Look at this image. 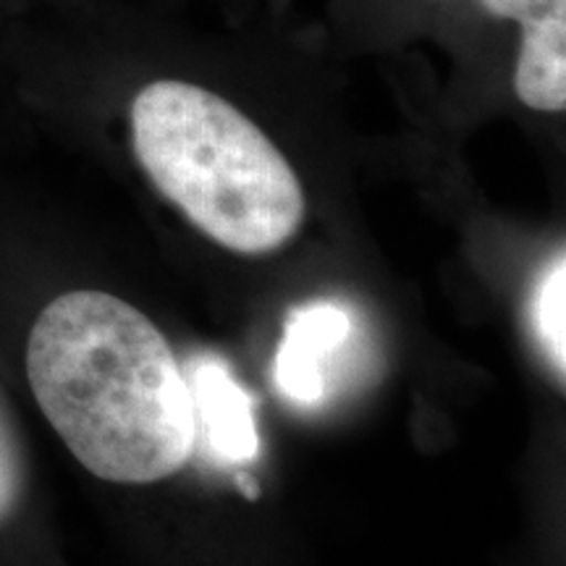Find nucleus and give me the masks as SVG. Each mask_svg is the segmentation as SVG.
Here are the masks:
<instances>
[{
    "mask_svg": "<svg viewBox=\"0 0 566 566\" xmlns=\"http://www.w3.org/2000/svg\"><path fill=\"white\" fill-rule=\"evenodd\" d=\"M21 378L48 428L87 475L150 485L197 449L192 388L155 323L122 296L71 286L34 310Z\"/></svg>",
    "mask_w": 566,
    "mask_h": 566,
    "instance_id": "1",
    "label": "nucleus"
},
{
    "mask_svg": "<svg viewBox=\"0 0 566 566\" xmlns=\"http://www.w3.org/2000/svg\"><path fill=\"white\" fill-rule=\"evenodd\" d=\"M129 124L150 181L216 244L254 258L281 250L302 229L307 200L292 163L221 95L153 82L134 97Z\"/></svg>",
    "mask_w": 566,
    "mask_h": 566,
    "instance_id": "2",
    "label": "nucleus"
},
{
    "mask_svg": "<svg viewBox=\"0 0 566 566\" xmlns=\"http://www.w3.org/2000/svg\"><path fill=\"white\" fill-rule=\"evenodd\" d=\"M349 336V315L334 302L296 307L275 354V384L289 401L313 407L325 396V370Z\"/></svg>",
    "mask_w": 566,
    "mask_h": 566,
    "instance_id": "3",
    "label": "nucleus"
},
{
    "mask_svg": "<svg viewBox=\"0 0 566 566\" xmlns=\"http://www.w3.org/2000/svg\"><path fill=\"white\" fill-rule=\"evenodd\" d=\"M192 388L197 430H205V441L226 462H252L260 454L258 422L250 394L233 380L221 359H197L192 367Z\"/></svg>",
    "mask_w": 566,
    "mask_h": 566,
    "instance_id": "4",
    "label": "nucleus"
},
{
    "mask_svg": "<svg viewBox=\"0 0 566 566\" xmlns=\"http://www.w3.org/2000/svg\"><path fill=\"white\" fill-rule=\"evenodd\" d=\"M514 92L533 111L566 108V9L522 21Z\"/></svg>",
    "mask_w": 566,
    "mask_h": 566,
    "instance_id": "5",
    "label": "nucleus"
},
{
    "mask_svg": "<svg viewBox=\"0 0 566 566\" xmlns=\"http://www.w3.org/2000/svg\"><path fill=\"white\" fill-rule=\"evenodd\" d=\"M32 504V462L24 430L0 380V543L21 533Z\"/></svg>",
    "mask_w": 566,
    "mask_h": 566,
    "instance_id": "6",
    "label": "nucleus"
},
{
    "mask_svg": "<svg viewBox=\"0 0 566 566\" xmlns=\"http://www.w3.org/2000/svg\"><path fill=\"white\" fill-rule=\"evenodd\" d=\"M566 260L564 252L546 268L533 294V331L558 380L566 375Z\"/></svg>",
    "mask_w": 566,
    "mask_h": 566,
    "instance_id": "7",
    "label": "nucleus"
},
{
    "mask_svg": "<svg viewBox=\"0 0 566 566\" xmlns=\"http://www.w3.org/2000/svg\"><path fill=\"white\" fill-rule=\"evenodd\" d=\"M483 6L493 17L514 19V21H530L543 13L566 9V0H483Z\"/></svg>",
    "mask_w": 566,
    "mask_h": 566,
    "instance_id": "8",
    "label": "nucleus"
},
{
    "mask_svg": "<svg viewBox=\"0 0 566 566\" xmlns=\"http://www.w3.org/2000/svg\"><path fill=\"white\" fill-rule=\"evenodd\" d=\"M233 483H237V491L242 493V499L247 501H260V495H263V488H260L258 478H254L252 472L237 470L233 472Z\"/></svg>",
    "mask_w": 566,
    "mask_h": 566,
    "instance_id": "9",
    "label": "nucleus"
},
{
    "mask_svg": "<svg viewBox=\"0 0 566 566\" xmlns=\"http://www.w3.org/2000/svg\"><path fill=\"white\" fill-rule=\"evenodd\" d=\"M0 566H19V564H13L9 556H0Z\"/></svg>",
    "mask_w": 566,
    "mask_h": 566,
    "instance_id": "10",
    "label": "nucleus"
}]
</instances>
